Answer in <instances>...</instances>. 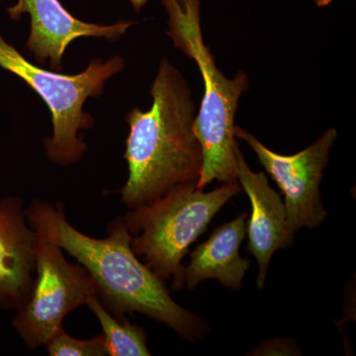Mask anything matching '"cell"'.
<instances>
[{
	"instance_id": "6da1fadb",
	"label": "cell",
	"mask_w": 356,
	"mask_h": 356,
	"mask_svg": "<svg viewBox=\"0 0 356 356\" xmlns=\"http://www.w3.org/2000/svg\"><path fill=\"white\" fill-rule=\"evenodd\" d=\"M25 215L35 232L62 248L88 270L98 298L113 315L143 314L187 341L207 334V323L177 304L165 282L134 252L132 235L123 217L110 222L106 238H95L70 224L63 204L33 200Z\"/></svg>"
},
{
	"instance_id": "7a4b0ae2",
	"label": "cell",
	"mask_w": 356,
	"mask_h": 356,
	"mask_svg": "<svg viewBox=\"0 0 356 356\" xmlns=\"http://www.w3.org/2000/svg\"><path fill=\"white\" fill-rule=\"evenodd\" d=\"M151 95V109L134 108L126 116L129 177L120 193L129 209L154 202L177 185L197 182L202 168L192 91L166 58L159 64Z\"/></svg>"
},
{
	"instance_id": "3957f363",
	"label": "cell",
	"mask_w": 356,
	"mask_h": 356,
	"mask_svg": "<svg viewBox=\"0 0 356 356\" xmlns=\"http://www.w3.org/2000/svg\"><path fill=\"white\" fill-rule=\"evenodd\" d=\"M168 15V36L175 48L197 65L203 79L204 95L196 115L194 132L203 154L196 187L217 180L238 181L235 118L238 102L250 88L245 72L229 79L217 67L214 56L204 42L201 29V0H161Z\"/></svg>"
},
{
	"instance_id": "277c9868",
	"label": "cell",
	"mask_w": 356,
	"mask_h": 356,
	"mask_svg": "<svg viewBox=\"0 0 356 356\" xmlns=\"http://www.w3.org/2000/svg\"><path fill=\"white\" fill-rule=\"evenodd\" d=\"M197 182L177 185L147 205L130 209L123 217L132 235L134 252L163 282L184 288L182 259L207 229L217 213L242 191L238 181L204 192Z\"/></svg>"
},
{
	"instance_id": "5b68a950",
	"label": "cell",
	"mask_w": 356,
	"mask_h": 356,
	"mask_svg": "<svg viewBox=\"0 0 356 356\" xmlns=\"http://www.w3.org/2000/svg\"><path fill=\"white\" fill-rule=\"evenodd\" d=\"M0 67L22 79L48 105L54 134L44 142L47 156L57 165H70L88 151V145L79 137V131L93 125L90 115L83 112L84 102L102 95L107 79L123 70L124 60L95 58L81 74H56L33 65L0 36Z\"/></svg>"
},
{
	"instance_id": "8992f818",
	"label": "cell",
	"mask_w": 356,
	"mask_h": 356,
	"mask_svg": "<svg viewBox=\"0 0 356 356\" xmlns=\"http://www.w3.org/2000/svg\"><path fill=\"white\" fill-rule=\"evenodd\" d=\"M37 233V232H36ZM38 235L35 280L27 301L17 309L13 325L30 350L48 343L70 312L98 296L95 281L81 264L65 259L63 248Z\"/></svg>"
},
{
	"instance_id": "52a82bcc",
	"label": "cell",
	"mask_w": 356,
	"mask_h": 356,
	"mask_svg": "<svg viewBox=\"0 0 356 356\" xmlns=\"http://www.w3.org/2000/svg\"><path fill=\"white\" fill-rule=\"evenodd\" d=\"M234 133L252 147L261 165L284 194L290 233L295 235L300 229L320 227L327 216L320 186L330 151L337 140L336 129H327L314 144L292 156L271 151L252 134L238 126Z\"/></svg>"
},
{
	"instance_id": "ba28073f",
	"label": "cell",
	"mask_w": 356,
	"mask_h": 356,
	"mask_svg": "<svg viewBox=\"0 0 356 356\" xmlns=\"http://www.w3.org/2000/svg\"><path fill=\"white\" fill-rule=\"evenodd\" d=\"M13 19L23 14L31 17V33L26 49L40 64L50 60L51 69H63V58L67 46L79 37H104L115 40L125 34L133 22L113 25H97L83 22L67 13L58 0H18L7 9Z\"/></svg>"
},
{
	"instance_id": "9c48e42d",
	"label": "cell",
	"mask_w": 356,
	"mask_h": 356,
	"mask_svg": "<svg viewBox=\"0 0 356 356\" xmlns=\"http://www.w3.org/2000/svg\"><path fill=\"white\" fill-rule=\"evenodd\" d=\"M236 158L238 182L252 204V214L247 226V250L257 262V286L262 289L273 254L278 250L289 248L294 235L288 229L284 202L269 185L266 175L252 172L238 145Z\"/></svg>"
},
{
	"instance_id": "30bf717a",
	"label": "cell",
	"mask_w": 356,
	"mask_h": 356,
	"mask_svg": "<svg viewBox=\"0 0 356 356\" xmlns=\"http://www.w3.org/2000/svg\"><path fill=\"white\" fill-rule=\"evenodd\" d=\"M37 240L23 201L15 196L0 200V308L17 310L29 298L36 274Z\"/></svg>"
},
{
	"instance_id": "8fae6325",
	"label": "cell",
	"mask_w": 356,
	"mask_h": 356,
	"mask_svg": "<svg viewBox=\"0 0 356 356\" xmlns=\"http://www.w3.org/2000/svg\"><path fill=\"white\" fill-rule=\"evenodd\" d=\"M248 213L218 227L204 243L191 252L184 267V288L196 287L206 280H216L229 289L240 290L250 261L240 254L247 235Z\"/></svg>"
},
{
	"instance_id": "7c38bea8",
	"label": "cell",
	"mask_w": 356,
	"mask_h": 356,
	"mask_svg": "<svg viewBox=\"0 0 356 356\" xmlns=\"http://www.w3.org/2000/svg\"><path fill=\"white\" fill-rule=\"evenodd\" d=\"M86 305L102 325L107 355H151L147 348V334L143 327L131 324L124 317L112 315L98 296L90 297Z\"/></svg>"
},
{
	"instance_id": "4fadbf2b",
	"label": "cell",
	"mask_w": 356,
	"mask_h": 356,
	"mask_svg": "<svg viewBox=\"0 0 356 356\" xmlns=\"http://www.w3.org/2000/svg\"><path fill=\"white\" fill-rule=\"evenodd\" d=\"M44 346L51 356H108L102 334L90 339H77L70 336L64 327L58 330Z\"/></svg>"
},
{
	"instance_id": "5bb4252c",
	"label": "cell",
	"mask_w": 356,
	"mask_h": 356,
	"mask_svg": "<svg viewBox=\"0 0 356 356\" xmlns=\"http://www.w3.org/2000/svg\"><path fill=\"white\" fill-rule=\"evenodd\" d=\"M252 353L254 355H301V350L292 339H276L264 341Z\"/></svg>"
},
{
	"instance_id": "9a60e30c",
	"label": "cell",
	"mask_w": 356,
	"mask_h": 356,
	"mask_svg": "<svg viewBox=\"0 0 356 356\" xmlns=\"http://www.w3.org/2000/svg\"><path fill=\"white\" fill-rule=\"evenodd\" d=\"M332 1V0H315L316 4H317L318 7L330 6Z\"/></svg>"
}]
</instances>
